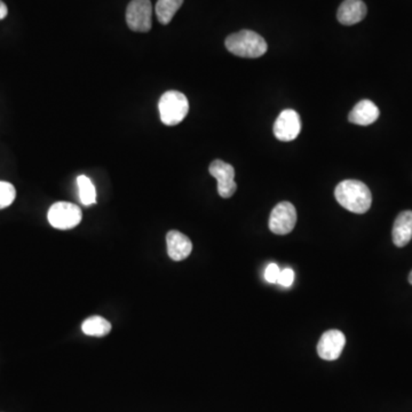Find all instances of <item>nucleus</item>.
Instances as JSON below:
<instances>
[{"label": "nucleus", "instance_id": "obj_10", "mask_svg": "<svg viewBox=\"0 0 412 412\" xmlns=\"http://www.w3.org/2000/svg\"><path fill=\"white\" fill-rule=\"evenodd\" d=\"M167 255L174 261L187 259L193 251V243L185 234L171 231L166 235Z\"/></svg>", "mask_w": 412, "mask_h": 412}, {"label": "nucleus", "instance_id": "obj_4", "mask_svg": "<svg viewBox=\"0 0 412 412\" xmlns=\"http://www.w3.org/2000/svg\"><path fill=\"white\" fill-rule=\"evenodd\" d=\"M47 219L52 227L60 231H68L80 224L83 212L75 204L58 202L49 207Z\"/></svg>", "mask_w": 412, "mask_h": 412}, {"label": "nucleus", "instance_id": "obj_8", "mask_svg": "<svg viewBox=\"0 0 412 412\" xmlns=\"http://www.w3.org/2000/svg\"><path fill=\"white\" fill-rule=\"evenodd\" d=\"M301 116L293 109H285L279 114L274 124V134L279 141L289 143L301 134Z\"/></svg>", "mask_w": 412, "mask_h": 412}, {"label": "nucleus", "instance_id": "obj_19", "mask_svg": "<svg viewBox=\"0 0 412 412\" xmlns=\"http://www.w3.org/2000/svg\"><path fill=\"white\" fill-rule=\"evenodd\" d=\"M279 273H281V269L277 265L269 264L265 270V279L270 284H275L279 279Z\"/></svg>", "mask_w": 412, "mask_h": 412}, {"label": "nucleus", "instance_id": "obj_21", "mask_svg": "<svg viewBox=\"0 0 412 412\" xmlns=\"http://www.w3.org/2000/svg\"><path fill=\"white\" fill-rule=\"evenodd\" d=\"M409 282H410V284H412V270H411V273L409 274Z\"/></svg>", "mask_w": 412, "mask_h": 412}, {"label": "nucleus", "instance_id": "obj_5", "mask_svg": "<svg viewBox=\"0 0 412 412\" xmlns=\"http://www.w3.org/2000/svg\"><path fill=\"white\" fill-rule=\"evenodd\" d=\"M150 0H132L126 9V22L131 30L148 32L152 25Z\"/></svg>", "mask_w": 412, "mask_h": 412}, {"label": "nucleus", "instance_id": "obj_11", "mask_svg": "<svg viewBox=\"0 0 412 412\" xmlns=\"http://www.w3.org/2000/svg\"><path fill=\"white\" fill-rule=\"evenodd\" d=\"M367 5L362 0H345L337 13L338 21L344 25H354L367 16Z\"/></svg>", "mask_w": 412, "mask_h": 412}, {"label": "nucleus", "instance_id": "obj_15", "mask_svg": "<svg viewBox=\"0 0 412 412\" xmlns=\"http://www.w3.org/2000/svg\"><path fill=\"white\" fill-rule=\"evenodd\" d=\"M183 0H158L156 4V16L162 25H166L172 21L176 13L182 6Z\"/></svg>", "mask_w": 412, "mask_h": 412}, {"label": "nucleus", "instance_id": "obj_7", "mask_svg": "<svg viewBox=\"0 0 412 412\" xmlns=\"http://www.w3.org/2000/svg\"><path fill=\"white\" fill-rule=\"evenodd\" d=\"M210 173L218 182V193L222 198H229L237 189L235 182V169L231 164L222 159H215L210 164Z\"/></svg>", "mask_w": 412, "mask_h": 412}, {"label": "nucleus", "instance_id": "obj_1", "mask_svg": "<svg viewBox=\"0 0 412 412\" xmlns=\"http://www.w3.org/2000/svg\"><path fill=\"white\" fill-rule=\"evenodd\" d=\"M334 196L344 209L363 214L372 204V195L368 186L358 180H344L337 186Z\"/></svg>", "mask_w": 412, "mask_h": 412}, {"label": "nucleus", "instance_id": "obj_18", "mask_svg": "<svg viewBox=\"0 0 412 412\" xmlns=\"http://www.w3.org/2000/svg\"><path fill=\"white\" fill-rule=\"evenodd\" d=\"M293 282L294 272L291 268H285V269L281 270L279 279H277V284L284 286V288H289V286H291Z\"/></svg>", "mask_w": 412, "mask_h": 412}, {"label": "nucleus", "instance_id": "obj_9", "mask_svg": "<svg viewBox=\"0 0 412 412\" xmlns=\"http://www.w3.org/2000/svg\"><path fill=\"white\" fill-rule=\"evenodd\" d=\"M346 345L345 334L339 330H329L322 334L317 344V354L325 360L339 358Z\"/></svg>", "mask_w": 412, "mask_h": 412}, {"label": "nucleus", "instance_id": "obj_3", "mask_svg": "<svg viewBox=\"0 0 412 412\" xmlns=\"http://www.w3.org/2000/svg\"><path fill=\"white\" fill-rule=\"evenodd\" d=\"M158 109L163 124L176 126L188 115V99L181 92L167 91L159 99Z\"/></svg>", "mask_w": 412, "mask_h": 412}, {"label": "nucleus", "instance_id": "obj_17", "mask_svg": "<svg viewBox=\"0 0 412 412\" xmlns=\"http://www.w3.org/2000/svg\"><path fill=\"white\" fill-rule=\"evenodd\" d=\"M16 198V187L7 181H0V210L12 205Z\"/></svg>", "mask_w": 412, "mask_h": 412}, {"label": "nucleus", "instance_id": "obj_12", "mask_svg": "<svg viewBox=\"0 0 412 412\" xmlns=\"http://www.w3.org/2000/svg\"><path fill=\"white\" fill-rule=\"evenodd\" d=\"M380 111L378 107L370 100H362L353 108L349 114V119L351 123L360 126H368L378 119Z\"/></svg>", "mask_w": 412, "mask_h": 412}, {"label": "nucleus", "instance_id": "obj_6", "mask_svg": "<svg viewBox=\"0 0 412 412\" xmlns=\"http://www.w3.org/2000/svg\"><path fill=\"white\" fill-rule=\"evenodd\" d=\"M297 222V211L290 202H281L274 207L269 217V229L276 235H286L293 231Z\"/></svg>", "mask_w": 412, "mask_h": 412}, {"label": "nucleus", "instance_id": "obj_2", "mask_svg": "<svg viewBox=\"0 0 412 412\" xmlns=\"http://www.w3.org/2000/svg\"><path fill=\"white\" fill-rule=\"evenodd\" d=\"M226 49L240 58H260L268 49L266 40L255 31L242 30L226 40Z\"/></svg>", "mask_w": 412, "mask_h": 412}, {"label": "nucleus", "instance_id": "obj_16", "mask_svg": "<svg viewBox=\"0 0 412 412\" xmlns=\"http://www.w3.org/2000/svg\"><path fill=\"white\" fill-rule=\"evenodd\" d=\"M79 200L83 205L90 206L97 203V190L91 180L86 176H79L77 178Z\"/></svg>", "mask_w": 412, "mask_h": 412}, {"label": "nucleus", "instance_id": "obj_20", "mask_svg": "<svg viewBox=\"0 0 412 412\" xmlns=\"http://www.w3.org/2000/svg\"><path fill=\"white\" fill-rule=\"evenodd\" d=\"M8 14V8H7L6 4L0 0V20H4Z\"/></svg>", "mask_w": 412, "mask_h": 412}, {"label": "nucleus", "instance_id": "obj_14", "mask_svg": "<svg viewBox=\"0 0 412 412\" xmlns=\"http://www.w3.org/2000/svg\"><path fill=\"white\" fill-rule=\"evenodd\" d=\"M84 334L92 337H104L110 334L111 325L101 316H92L84 321L82 325Z\"/></svg>", "mask_w": 412, "mask_h": 412}, {"label": "nucleus", "instance_id": "obj_13", "mask_svg": "<svg viewBox=\"0 0 412 412\" xmlns=\"http://www.w3.org/2000/svg\"><path fill=\"white\" fill-rule=\"evenodd\" d=\"M392 236L397 248H404L409 244L412 238V211H404L397 215Z\"/></svg>", "mask_w": 412, "mask_h": 412}]
</instances>
